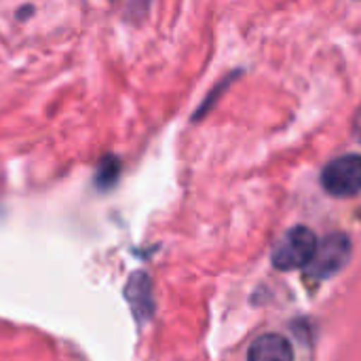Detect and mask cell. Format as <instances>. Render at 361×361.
<instances>
[{"label": "cell", "instance_id": "2", "mask_svg": "<svg viewBox=\"0 0 361 361\" xmlns=\"http://www.w3.org/2000/svg\"><path fill=\"white\" fill-rule=\"evenodd\" d=\"M322 186L332 197H355L361 192V154H345L330 161L322 171Z\"/></svg>", "mask_w": 361, "mask_h": 361}, {"label": "cell", "instance_id": "8", "mask_svg": "<svg viewBox=\"0 0 361 361\" xmlns=\"http://www.w3.org/2000/svg\"><path fill=\"white\" fill-rule=\"evenodd\" d=\"M357 131H360V133H361V114H360V116H357Z\"/></svg>", "mask_w": 361, "mask_h": 361}, {"label": "cell", "instance_id": "1", "mask_svg": "<svg viewBox=\"0 0 361 361\" xmlns=\"http://www.w3.org/2000/svg\"><path fill=\"white\" fill-rule=\"evenodd\" d=\"M317 237L309 226L290 228L273 247V264L279 271L307 269L317 252Z\"/></svg>", "mask_w": 361, "mask_h": 361}, {"label": "cell", "instance_id": "6", "mask_svg": "<svg viewBox=\"0 0 361 361\" xmlns=\"http://www.w3.org/2000/svg\"><path fill=\"white\" fill-rule=\"evenodd\" d=\"M118 176H121V161L114 154H108L99 161V167L95 173V184H97V188L108 190L118 182Z\"/></svg>", "mask_w": 361, "mask_h": 361}, {"label": "cell", "instance_id": "5", "mask_svg": "<svg viewBox=\"0 0 361 361\" xmlns=\"http://www.w3.org/2000/svg\"><path fill=\"white\" fill-rule=\"evenodd\" d=\"M247 361H294V349L281 334H262L250 345Z\"/></svg>", "mask_w": 361, "mask_h": 361}, {"label": "cell", "instance_id": "4", "mask_svg": "<svg viewBox=\"0 0 361 361\" xmlns=\"http://www.w3.org/2000/svg\"><path fill=\"white\" fill-rule=\"evenodd\" d=\"M125 298L133 309V315L140 324L150 319L154 315V294H152V281L144 271H137L129 277L125 288Z\"/></svg>", "mask_w": 361, "mask_h": 361}, {"label": "cell", "instance_id": "3", "mask_svg": "<svg viewBox=\"0 0 361 361\" xmlns=\"http://www.w3.org/2000/svg\"><path fill=\"white\" fill-rule=\"evenodd\" d=\"M351 256V241L343 233H332L324 241H319L315 258L307 267V275L315 279H328L336 275Z\"/></svg>", "mask_w": 361, "mask_h": 361}, {"label": "cell", "instance_id": "7", "mask_svg": "<svg viewBox=\"0 0 361 361\" xmlns=\"http://www.w3.org/2000/svg\"><path fill=\"white\" fill-rule=\"evenodd\" d=\"M239 74H241V72L237 70V72L228 74L226 78H222V80H220V82L216 85V89H214V91H212V93L207 95V99H205V102L201 104V108L197 110V114H195V121L203 118V116H205V114H207V112L212 110V106H214V104L218 102V97H220V95H222V93H224V91H226V89L231 87V82H233V80H235V78H237Z\"/></svg>", "mask_w": 361, "mask_h": 361}]
</instances>
